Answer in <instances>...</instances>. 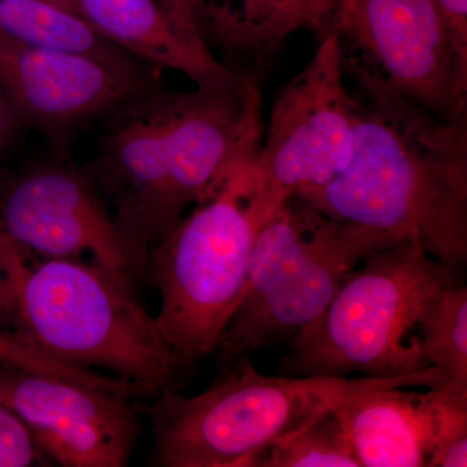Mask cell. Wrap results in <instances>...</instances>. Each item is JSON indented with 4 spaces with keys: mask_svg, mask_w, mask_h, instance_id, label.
<instances>
[{
    "mask_svg": "<svg viewBox=\"0 0 467 467\" xmlns=\"http://www.w3.org/2000/svg\"><path fill=\"white\" fill-rule=\"evenodd\" d=\"M0 337L63 364L109 368L140 395L171 389L181 370L133 285L92 261L33 254L2 233Z\"/></svg>",
    "mask_w": 467,
    "mask_h": 467,
    "instance_id": "3957f363",
    "label": "cell"
},
{
    "mask_svg": "<svg viewBox=\"0 0 467 467\" xmlns=\"http://www.w3.org/2000/svg\"><path fill=\"white\" fill-rule=\"evenodd\" d=\"M279 91L252 181L266 217L295 195L319 189L348 167L362 106L347 90L333 33Z\"/></svg>",
    "mask_w": 467,
    "mask_h": 467,
    "instance_id": "9c48e42d",
    "label": "cell"
},
{
    "mask_svg": "<svg viewBox=\"0 0 467 467\" xmlns=\"http://www.w3.org/2000/svg\"><path fill=\"white\" fill-rule=\"evenodd\" d=\"M169 12L174 15L175 17L180 18L187 26H193L192 17H190L189 5L187 0H159Z\"/></svg>",
    "mask_w": 467,
    "mask_h": 467,
    "instance_id": "603a6c76",
    "label": "cell"
},
{
    "mask_svg": "<svg viewBox=\"0 0 467 467\" xmlns=\"http://www.w3.org/2000/svg\"><path fill=\"white\" fill-rule=\"evenodd\" d=\"M47 2L54 3L57 7L67 9V11L77 15V0H47Z\"/></svg>",
    "mask_w": 467,
    "mask_h": 467,
    "instance_id": "cb8c5ba5",
    "label": "cell"
},
{
    "mask_svg": "<svg viewBox=\"0 0 467 467\" xmlns=\"http://www.w3.org/2000/svg\"><path fill=\"white\" fill-rule=\"evenodd\" d=\"M259 81L243 76L192 91L147 88L113 110L86 171L113 208L138 281L150 248L190 207L251 164L263 140Z\"/></svg>",
    "mask_w": 467,
    "mask_h": 467,
    "instance_id": "6da1fadb",
    "label": "cell"
},
{
    "mask_svg": "<svg viewBox=\"0 0 467 467\" xmlns=\"http://www.w3.org/2000/svg\"><path fill=\"white\" fill-rule=\"evenodd\" d=\"M331 409L359 467L429 466L432 389H365Z\"/></svg>",
    "mask_w": 467,
    "mask_h": 467,
    "instance_id": "9a60e30c",
    "label": "cell"
},
{
    "mask_svg": "<svg viewBox=\"0 0 467 467\" xmlns=\"http://www.w3.org/2000/svg\"><path fill=\"white\" fill-rule=\"evenodd\" d=\"M348 167L300 198L322 213L411 239L448 265L467 263V117L444 119L367 90Z\"/></svg>",
    "mask_w": 467,
    "mask_h": 467,
    "instance_id": "7a4b0ae2",
    "label": "cell"
},
{
    "mask_svg": "<svg viewBox=\"0 0 467 467\" xmlns=\"http://www.w3.org/2000/svg\"><path fill=\"white\" fill-rule=\"evenodd\" d=\"M401 241L335 220L292 196L257 233L244 291L214 352L232 364L254 350L291 344L325 309L353 267Z\"/></svg>",
    "mask_w": 467,
    "mask_h": 467,
    "instance_id": "8992f818",
    "label": "cell"
},
{
    "mask_svg": "<svg viewBox=\"0 0 467 467\" xmlns=\"http://www.w3.org/2000/svg\"><path fill=\"white\" fill-rule=\"evenodd\" d=\"M159 73L0 38L3 90L20 121L39 129L57 147L98 117H109L134 95L158 86Z\"/></svg>",
    "mask_w": 467,
    "mask_h": 467,
    "instance_id": "8fae6325",
    "label": "cell"
},
{
    "mask_svg": "<svg viewBox=\"0 0 467 467\" xmlns=\"http://www.w3.org/2000/svg\"><path fill=\"white\" fill-rule=\"evenodd\" d=\"M462 270L430 256L411 239L368 254L343 279L325 309L290 344L284 376L382 378L431 367L411 335L427 301Z\"/></svg>",
    "mask_w": 467,
    "mask_h": 467,
    "instance_id": "5b68a950",
    "label": "cell"
},
{
    "mask_svg": "<svg viewBox=\"0 0 467 467\" xmlns=\"http://www.w3.org/2000/svg\"><path fill=\"white\" fill-rule=\"evenodd\" d=\"M347 2H348V0H337V9L342 7Z\"/></svg>",
    "mask_w": 467,
    "mask_h": 467,
    "instance_id": "d4e9b609",
    "label": "cell"
},
{
    "mask_svg": "<svg viewBox=\"0 0 467 467\" xmlns=\"http://www.w3.org/2000/svg\"><path fill=\"white\" fill-rule=\"evenodd\" d=\"M77 15L133 57L182 73L196 86L225 85L243 77L159 0H77Z\"/></svg>",
    "mask_w": 467,
    "mask_h": 467,
    "instance_id": "5bb4252c",
    "label": "cell"
},
{
    "mask_svg": "<svg viewBox=\"0 0 467 467\" xmlns=\"http://www.w3.org/2000/svg\"><path fill=\"white\" fill-rule=\"evenodd\" d=\"M457 45L467 52V0H432Z\"/></svg>",
    "mask_w": 467,
    "mask_h": 467,
    "instance_id": "44dd1931",
    "label": "cell"
},
{
    "mask_svg": "<svg viewBox=\"0 0 467 467\" xmlns=\"http://www.w3.org/2000/svg\"><path fill=\"white\" fill-rule=\"evenodd\" d=\"M420 347L431 367L441 371L444 387L467 393V287L441 288L418 317Z\"/></svg>",
    "mask_w": 467,
    "mask_h": 467,
    "instance_id": "e0dca14e",
    "label": "cell"
},
{
    "mask_svg": "<svg viewBox=\"0 0 467 467\" xmlns=\"http://www.w3.org/2000/svg\"><path fill=\"white\" fill-rule=\"evenodd\" d=\"M201 395L162 389L140 407L152 426L150 465L251 467L273 441L308 422L347 396L370 389H441L434 367L395 377L264 376L248 356Z\"/></svg>",
    "mask_w": 467,
    "mask_h": 467,
    "instance_id": "277c9868",
    "label": "cell"
},
{
    "mask_svg": "<svg viewBox=\"0 0 467 467\" xmlns=\"http://www.w3.org/2000/svg\"><path fill=\"white\" fill-rule=\"evenodd\" d=\"M205 46L233 72L260 82L275 52L300 30L330 33L337 0H187Z\"/></svg>",
    "mask_w": 467,
    "mask_h": 467,
    "instance_id": "4fadbf2b",
    "label": "cell"
},
{
    "mask_svg": "<svg viewBox=\"0 0 467 467\" xmlns=\"http://www.w3.org/2000/svg\"><path fill=\"white\" fill-rule=\"evenodd\" d=\"M16 110L12 107L7 94L0 85V150L14 137L17 125L20 124Z\"/></svg>",
    "mask_w": 467,
    "mask_h": 467,
    "instance_id": "7402d4cb",
    "label": "cell"
},
{
    "mask_svg": "<svg viewBox=\"0 0 467 467\" xmlns=\"http://www.w3.org/2000/svg\"><path fill=\"white\" fill-rule=\"evenodd\" d=\"M252 164L238 169L150 248L147 278L161 297L155 317L181 368L216 350L244 291L254 241L266 220Z\"/></svg>",
    "mask_w": 467,
    "mask_h": 467,
    "instance_id": "52a82bcc",
    "label": "cell"
},
{
    "mask_svg": "<svg viewBox=\"0 0 467 467\" xmlns=\"http://www.w3.org/2000/svg\"><path fill=\"white\" fill-rule=\"evenodd\" d=\"M429 466H467V393L432 389V435Z\"/></svg>",
    "mask_w": 467,
    "mask_h": 467,
    "instance_id": "d6986e66",
    "label": "cell"
},
{
    "mask_svg": "<svg viewBox=\"0 0 467 467\" xmlns=\"http://www.w3.org/2000/svg\"><path fill=\"white\" fill-rule=\"evenodd\" d=\"M331 408L276 439L251 467H359Z\"/></svg>",
    "mask_w": 467,
    "mask_h": 467,
    "instance_id": "ac0fdd59",
    "label": "cell"
},
{
    "mask_svg": "<svg viewBox=\"0 0 467 467\" xmlns=\"http://www.w3.org/2000/svg\"><path fill=\"white\" fill-rule=\"evenodd\" d=\"M137 389L88 368L60 370L0 362V401L32 434L50 462L63 467H122L142 423Z\"/></svg>",
    "mask_w": 467,
    "mask_h": 467,
    "instance_id": "30bf717a",
    "label": "cell"
},
{
    "mask_svg": "<svg viewBox=\"0 0 467 467\" xmlns=\"http://www.w3.org/2000/svg\"><path fill=\"white\" fill-rule=\"evenodd\" d=\"M0 233L33 254L88 260L137 285L112 213L86 171H30L0 196Z\"/></svg>",
    "mask_w": 467,
    "mask_h": 467,
    "instance_id": "7c38bea8",
    "label": "cell"
},
{
    "mask_svg": "<svg viewBox=\"0 0 467 467\" xmlns=\"http://www.w3.org/2000/svg\"><path fill=\"white\" fill-rule=\"evenodd\" d=\"M20 418L0 401V467L50 465Z\"/></svg>",
    "mask_w": 467,
    "mask_h": 467,
    "instance_id": "ffe728a7",
    "label": "cell"
},
{
    "mask_svg": "<svg viewBox=\"0 0 467 467\" xmlns=\"http://www.w3.org/2000/svg\"><path fill=\"white\" fill-rule=\"evenodd\" d=\"M0 38L73 52L133 70H160L126 52L88 21L47 0H0Z\"/></svg>",
    "mask_w": 467,
    "mask_h": 467,
    "instance_id": "2e32d148",
    "label": "cell"
},
{
    "mask_svg": "<svg viewBox=\"0 0 467 467\" xmlns=\"http://www.w3.org/2000/svg\"><path fill=\"white\" fill-rule=\"evenodd\" d=\"M344 75L444 119L467 117V52L432 0H348L337 9Z\"/></svg>",
    "mask_w": 467,
    "mask_h": 467,
    "instance_id": "ba28073f",
    "label": "cell"
}]
</instances>
